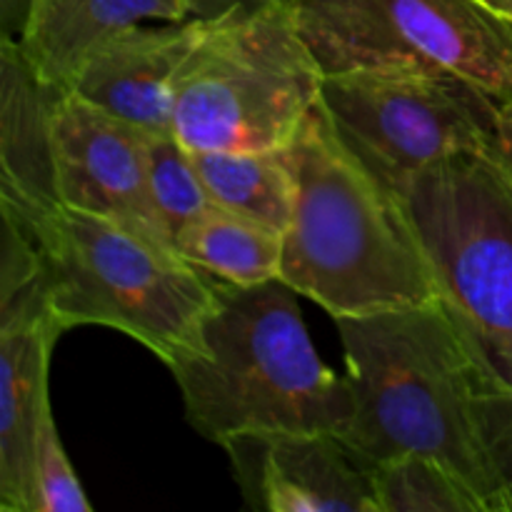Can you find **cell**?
Here are the masks:
<instances>
[{
  "mask_svg": "<svg viewBox=\"0 0 512 512\" xmlns=\"http://www.w3.org/2000/svg\"><path fill=\"white\" fill-rule=\"evenodd\" d=\"M53 145L65 208L103 215L163 248L178 250L150 193L145 130L63 90L53 105Z\"/></svg>",
  "mask_w": 512,
  "mask_h": 512,
  "instance_id": "9c48e42d",
  "label": "cell"
},
{
  "mask_svg": "<svg viewBox=\"0 0 512 512\" xmlns=\"http://www.w3.org/2000/svg\"><path fill=\"white\" fill-rule=\"evenodd\" d=\"M213 203L285 233L295 185L283 150H190Z\"/></svg>",
  "mask_w": 512,
  "mask_h": 512,
  "instance_id": "2e32d148",
  "label": "cell"
},
{
  "mask_svg": "<svg viewBox=\"0 0 512 512\" xmlns=\"http://www.w3.org/2000/svg\"><path fill=\"white\" fill-rule=\"evenodd\" d=\"M268 3H293V0H190L195 18H218L235 8H260Z\"/></svg>",
  "mask_w": 512,
  "mask_h": 512,
  "instance_id": "603a6c76",
  "label": "cell"
},
{
  "mask_svg": "<svg viewBox=\"0 0 512 512\" xmlns=\"http://www.w3.org/2000/svg\"><path fill=\"white\" fill-rule=\"evenodd\" d=\"M60 333L45 298L0 310V510L30 512V465L50 410L48 370Z\"/></svg>",
  "mask_w": 512,
  "mask_h": 512,
  "instance_id": "4fadbf2b",
  "label": "cell"
},
{
  "mask_svg": "<svg viewBox=\"0 0 512 512\" xmlns=\"http://www.w3.org/2000/svg\"><path fill=\"white\" fill-rule=\"evenodd\" d=\"M495 158L508 168L512 175V100L500 105L498 110V123H495V135L493 145H490Z\"/></svg>",
  "mask_w": 512,
  "mask_h": 512,
  "instance_id": "7402d4cb",
  "label": "cell"
},
{
  "mask_svg": "<svg viewBox=\"0 0 512 512\" xmlns=\"http://www.w3.org/2000/svg\"><path fill=\"white\" fill-rule=\"evenodd\" d=\"M28 235L38 245L48 318L60 335L105 325L138 340L168 368L198 343L220 280L178 250L65 205Z\"/></svg>",
  "mask_w": 512,
  "mask_h": 512,
  "instance_id": "277c9868",
  "label": "cell"
},
{
  "mask_svg": "<svg viewBox=\"0 0 512 512\" xmlns=\"http://www.w3.org/2000/svg\"><path fill=\"white\" fill-rule=\"evenodd\" d=\"M88 498L63 448L53 410L43 415L30 465V512H90Z\"/></svg>",
  "mask_w": 512,
  "mask_h": 512,
  "instance_id": "d6986e66",
  "label": "cell"
},
{
  "mask_svg": "<svg viewBox=\"0 0 512 512\" xmlns=\"http://www.w3.org/2000/svg\"><path fill=\"white\" fill-rule=\"evenodd\" d=\"M320 103L355 158L403 200L433 165L490 148L500 110L463 80L418 70L325 75Z\"/></svg>",
  "mask_w": 512,
  "mask_h": 512,
  "instance_id": "ba28073f",
  "label": "cell"
},
{
  "mask_svg": "<svg viewBox=\"0 0 512 512\" xmlns=\"http://www.w3.org/2000/svg\"><path fill=\"white\" fill-rule=\"evenodd\" d=\"M483 3L488 5V8H493L495 13H500L505 20H510V23H512V0H483Z\"/></svg>",
  "mask_w": 512,
  "mask_h": 512,
  "instance_id": "cb8c5ba5",
  "label": "cell"
},
{
  "mask_svg": "<svg viewBox=\"0 0 512 512\" xmlns=\"http://www.w3.org/2000/svg\"><path fill=\"white\" fill-rule=\"evenodd\" d=\"M323 75L418 70L512 100V23L483 0H293Z\"/></svg>",
  "mask_w": 512,
  "mask_h": 512,
  "instance_id": "52a82bcc",
  "label": "cell"
},
{
  "mask_svg": "<svg viewBox=\"0 0 512 512\" xmlns=\"http://www.w3.org/2000/svg\"><path fill=\"white\" fill-rule=\"evenodd\" d=\"M475 418L498 483V512H512V393L480 385Z\"/></svg>",
  "mask_w": 512,
  "mask_h": 512,
  "instance_id": "ffe728a7",
  "label": "cell"
},
{
  "mask_svg": "<svg viewBox=\"0 0 512 512\" xmlns=\"http://www.w3.org/2000/svg\"><path fill=\"white\" fill-rule=\"evenodd\" d=\"M200 30L195 15L123 30L80 65L68 90L145 133H173L175 78Z\"/></svg>",
  "mask_w": 512,
  "mask_h": 512,
  "instance_id": "8fae6325",
  "label": "cell"
},
{
  "mask_svg": "<svg viewBox=\"0 0 512 512\" xmlns=\"http://www.w3.org/2000/svg\"><path fill=\"white\" fill-rule=\"evenodd\" d=\"M438 298L483 388L512 393V175L485 148L425 170L405 193Z\"/></svg>",
  "mask_w": 512,
  "mask_h": 512,
  "instance_id": "8992f818",
  "label": "cell"
},
{
  "mask_svg": "<svg viewBox=\"0 0 512 512\" xmlns=\"http://www.w3.org/2000/svg\"><path fill=\"white\" fill-rule=\"evenodd\" d=\"M65 88L48 85L18 40H0V215L25 233L60 208L53 105Z\"/></svg>",
  "mask_w": 512,
  "mask_h": 512,
  "instance_id": "7c38bea8",
  "label": "cell"
},
{
  "mask_svg": "<svg viewBox=\"0 0 512 512\" xmlns=\"http://www.w3.org/2000/svg\"><path fill=\"white\" fill-rule=\"evenodd\" d=\"M33 0H0V40H20L28 25Z\"/></svg>",
  "mask_w": 512,
  "mask_h": 512,
  "instance_id": "44dd1931",
  "label": "cell"
},
{
  "mask_svg": "<svg viewBox=\"0 0 512 512\" xmlns=\"http://www.w3.org/2000/svg\"><path fill=\"white\" fill-rule=\"evenodd\" d=\"M375 493L380 512H488L468 480L425 455H403L378 465Z\"/></svg>",
  "mask_w": 512,
  "mask_h": 512,
  "instance_id": "e0dca14e",
  "label": "cell"
},
{
  "mask_svg": "<svg viewBox=\"0 0 512 512\" xmlns=\"http://www.w3.org/2000/svg\"><path fill=\"white\" fill-rule=\"evenodd\" d=\"M295 198L280 278L333 318L435 303L438 283L405 200L340 140L323 103L283 148Z\"/></svg>",
  "mask_w": 512,
  "mask_h": 512,
  "instance_id": "6da1fadb",
  "label": "cell"
},
{
  "mask_svg": "<svg viewBox=\"0 0 512 512\" xmlns=\"http://www.w3.org/2000/svg\"><path fill=\"white\" fill-rule=\"evenodd\" d=\"M193 268L230 285H258L283 273V233L213 203L175 240Z\"/></svg>",
  "mask_w": 512,
  "mask_h": 512,
  "instance_id": "9a60e30c",
  "label": "cell"
},
{
  "mask_svg": "<svg viewBox=\"0 0 512 512\" xmlns=\"http://www.w3.org/2000/svg\"><path fill=\"white\" fill-rule=\"evenodd\" d=\"M148 178L155 210L173 240L213 205L193 153L175 133H148Z\"/></svg>",
  "mask_w": 512,
  "mask_h": 512,
  "instance_id": "ac0fdd59",
  "label": "cell"
},
{
  "mask_svg": "<svg viewBox=\"0 0 512 512\" xmlns=\"http://www.w3.org/2000/svg\"><path fill=\"white\" fill-rule=\"evenodd\" d=\"M185 418L215 445L243 435L335 433L353 420L348 378L320 360L283 278L258 285L220 280L198 343L170 365Z\"/></svg>",
  "mask_w": 512,
  "mask_h": 512,
  "instance_id": "3957f363",
  "label": "cell"
},
{
  "mask_svg": "<svg viewBox=\"0 0 512 512\" xmlns=\"http://www.w3.org/2000/svg\"><path fill=\"white\" fill-rule=\"evenodd\" d=\"M333 320L355 405L343 443L373 470L403 455L440 460L498 512L475 418L483 378L443 303Z\"/></svg>",
  "mask_w": 512,
  "mask_h": 512,
  "instance_id": "7a4b0ae2",
  "label": "cell"
},
{
  "mask_svg": "<svg viewBox=\"0 0 512 512\" xmlns=\"http://www.w3.org/2000/svg\"><path fill=\"white\" fill-rule=\"evenodd\" d=\"M193 15L190 0H33L20 48L48 85L68 90L80 65L123 30L178 23Z\"/></svg>",
  "mask_w": 512,
  "mask_h": 512,
  "instance_id": "5bb4252c",
  "label": "cell"
},
{
  "mask_svg": "<svg viewBox=\"0 0 512 512\" xmlns=\"http://www.w3.org/2000/svg\"><path fill=\"white\" fill-rule=\"evenodd\" d=\"M253 508L380 512L375 470L335 433L243 435L223 445Z\"/></svg>",
  "mask_w": 512,
  "mask_h": 512,
  "instance_id": "30bf717a",
  "label": "cell"
},
{
  "mask_svg": "<svg viewBox=\"0 0 512 512\" xmlns=\"http://www.w3.org/2000/svg\"><path fill=\"white\" fill-rule=\"evenodd\" d=\"M323 70L290 3L203 18L175 78L173 133L188 150H283L320 103Z\"/></svg>",
  "mask_w": 512,
  "mask_h": 512,
  "instance_id": "5b68a950",
  "label": "cell"
}]
</instances>
